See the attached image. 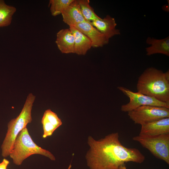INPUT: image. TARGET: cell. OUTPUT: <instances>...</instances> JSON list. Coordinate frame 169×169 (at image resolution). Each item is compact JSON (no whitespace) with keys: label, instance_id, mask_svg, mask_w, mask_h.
<instances>
[{"label":"cell","instance_id":"6da1fadb","mask_svg":"<svg viewBox=\"0 0 169 169\" xmlns=\"http://www.w3.org/2000/svg\"><path fill=\"white\" fill-rule=\"evenodd\" d=\"M117 132L112 133L98 140L88 136L90 149L85 155L90 169H119L125 163H143L145 156L138 149L123 146Z\"/></svg>","mask_w":169,"mask_h":169},{"label":"cell","instance_id":"7a4b0ae2","mask_svg":"<svg viewBox=\"0 0 169 169\" xmlns=\"http://www.w3.org/2000/svg\"><path fill=\"white\" fill-rule=\"evenodd\" d=\"M137 92L169 103V71L163 72L153 67L145 69L136 84Z\"/></svg>","mask_w":169,"mask_h":169},{"label":"cell","instance_id":"3957f363","mask_svg":"<svg viewBox=\"0 0 169 169\" xmlns=\"http://www.w3.org/2000/svg\"><path fill=\"white\" fill-rule=\"evenodd\" d=\"M35 96L29 93L19 115L8 123V129L1 146V155L3 157L9 156L19 133L32 121L31 111Z\"/></svg>","mask_w":169,"mask_h":169},{"label":"cell","instance_id":"277c9868","mask_svg":"<svg viewBox=\"0 0 169 169\" xmlns=\"http://www.w3.org/2000/svg\"><path fill=\"white\" fill-rule=\"evenodd\" d=\"M36 154L45 156L52 161L55 160L51 152L39 146L33 141L26 127L17 136L9 156L14 164L19 166L28 157Z\"/></svg>","mask_w":169,"mask_h":169},{"label":"cell","instance_id":"5b68a950","mask_svg":"<svg viewBox=\"0 0 169 169\" xmlns=\"http://www.w3.org/2000/svg\"><path fill=\"white\" fill-rule=\"evenodd\" d=\"M156 158L169 164V134L153 136L138 135L133 137Z\"/></svg>","mask_w":169,"mask_h":169},{"label":"cell","instance_id":"8992f818","mask_svg":"<svg viewBox=\"0 0 169 169\" xmlns=\"http://www.w3.org/2000/svg\"><path fill=\"white\" fill-rule=\"evenodd\" d=\"M128 112L130 118L135 124L141 125L160 119L169 117V108L164 107L143 105Z\"/></svg>","mask_w":169,"mask_h":169},{"label":"cell","instance_id":"52a82bcc","mask_svg":"<svg viewBox=\"0 0 169 169\" xmlns=\"http://www.w3.org/2000/svg\"><path fill=\"white\" fill-rule=\"evenodd\" d=\"M117 88L130 100L128 103L121 105V110L122 111L128 112L143 105L164 107L169 108V103L163 102L153 97L138 92H133L123 87L119 86Z\"/></svg>","mask_w":169,"mask_h":169},{"label":"cell","instance_id":"ba28073f","mask_svg":"<svg viewBox=\"0 0 169 169\" xmlns=\"http://www.w3.org/2000/svg\"><path fill=\"white\" fill-rule=\"evenodd\" d=\"M74 26L90 39L92 42V47H102L109 43V39L93 26L91 23L84 22Z\"/></svg>","mask_w":169,"mask_h":169},{"label":"cell","instance_id":"9c48e42d","mask_svg":"<svg viewBox=\"0 0 169 169\" xmlns=\"http://www.w3.org/2000/svg\"><path fill=\"white\" fill-rule=\"evenodd\" d=\"M139 135L153 136L169 134V117L149 122L141 125Z\"/></svg>","mask_w":169,"mask_h":169},{"label":"cell","instance_id":"30bf717a","mask_svg":"<svg viewBox=\"0 0 169 169\" xmlns=\"http://www.w3.org/2000/svg\"><path fill=\"white\" fill-rule=\"evenodd\" d=\"M61 14L64 22L69 26H74L84 22L89 23L83 16L78 0H73L63 10Z\"/></svg>","mask_w":169,"mask_h":169},{"label":"cell","instance_id":"8fae6325","mask_svg":"<svg viewBox=\"0 0 169 169\" xmlns=\"http://www.w3.org/2000/svg\"><path fill=\"white\" fill-rule=\"evenodd\" d=\"M91 24L107 39L120 34V30L116 28L117 23L114 18L107 15L103 18L94 20Z\"/></svg>","mask_w":169,"mask_h":169},{"label":"cell","instance_id":"7c38bea8","mask_svg":"<svg viewBox=\"0 0 169 169\" xmlns=\"http://www.w3.org/2000/svg\"><path fill=\"white\" fill-rule=\"evenodd\" d=\"M55 42L62 53H74V38L69 28L62 29L57 32Z\"/></svg>","mask_w":169,"mask_h":169},{"label":"cell","instance_id":"4fadbf2b","mask_svg":"<svg viewBox=\"0 0 169 169\" xmlns=\"http://www.w3.org/2000/svg\"><path fill=\"white\" fill-rule=\"evenodd\" d=\"M44 138L51 136L54 131L61 125L62 122L57 115L50 109L46 110L41 120Z\"/></svg>","mask_w":169,"mask_h":169},{"label":"cell","instance_id":"5bb4252c","mask_svg":"<svg viewBox=\"0 0 169 169\" xmlns=\"http://www.w3.org/2000/svg\"><path fill=\"white\" fill-rule=\"evenodd\" d=\"M74 39V52L79 55H84L92 47L90 39L74 26H69Z\"/></svg>","mask_w":169,"mask_h":169},{"label":"cell","instance_id":"9a60e30c","mask_svg":"<svg viewBox=\"0 0 169 169\" xmlns=\"http://www.w3.org/2000/svg\"><path fill=\"white\" fill-rule=\"evenodd\" d=\"M146 43L151 46L146 48V55L161 54L169 56V37L162 39L148 37Z\"/></svg>","mask_w":169,"mask_h":169},{"label":"cell","instance_id":"2e32d148","mask_svg":"<svg viewBox=\"0 0 169 169\" xmlns=\"http://www.w3.org/2000/svg\"><path fill=\"white\" fill-rule=\"evenodd\" d=\"M16 11L15 7L0 0V27L8 26L11 23L13 16Z\"/></svg>","mask_w":169,"mask_h":169},{"label":"cell","instance_id":"e0dca14e","mask_svg":"<svg viewBox=\"0 0 169 169\" xmlns=\"http://www.w3.org/2000/svg\"><path fill=\"white\" fill-rule=\"evenodd\" d=\"M82 15L85 19L89 23L100 18L94 11L90 4L89 0H78Z\"/></svg>","mask_w":169,"mask_h":169},{"label":"cell","instance_id":"ac0fdd59","mask_svg":"<svg viewBox=\"0 0 169 169\" xmlns=\"http://www.w3.org/2000/svg\"><path fill=\"white\" fill-rule=\"evenodd\" d=\"M73 0H50L49 5L51 15L56 16L61 14L63 10Z\"/></svg>","mask_w":169,"mask_h":169},{"label":"cell","instance_id":"d6986e66","mask_svg":"<svg viewBox=\"0 0 169 169\" xmlns=\"http://www.w3.org/2000/svg\"><path fill=\"white\" fill-rule=\"evenodd\" d=\"M9 163V161L6 159L4 158L0 163V169H7V167Z\"/></svg>","mask_w":169,"mask_h":169},{"label":"cell","instance_id":"ffe728a7","mask_svg":"<svg viewBox=\"0 0 169 169\" xmlns=\"http://www.w3.org/2000/svg\"><path fill=\"white\" fill-rule=\"evenodd\" d=\"M119 169H127V168L125 165V164H124L123 165H121L119 167Z\"/></svg>","mask_w":169,"mask_h":169}]
</instances>
